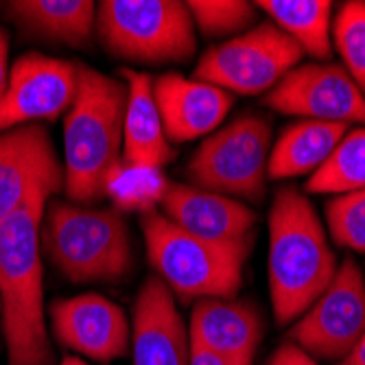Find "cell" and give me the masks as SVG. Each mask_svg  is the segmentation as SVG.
<instances>
[{
    "label": "cell",
    "instance_id": "cell-31",
    "mask_svg": "<svg viewBox=\"0 0 365 365\" xmlns=\"http://www.w3.org/2000/svg\"><path fill=\"white\" fill-rule=\"evenodd\" d=\"M59 365H88L83 359H79V356H66Z\"/></svg>",
    "mask_w": 365,
    "mask_h": 365
},
{
    "label": "cell",
    "instance_id": "cell-6",
    "mask_svg": "<svg viewBox=\"0 0 365 365\" xmlns=\"http://www.w3.org/2000/svg\"><path fill=\"white\" fill-rule=\"evenodd\" d=\"M96 33L110 55L145 66L184 63L197 48L195 22L178 0L98 3Z\"/></svg>",
    "mask_w": 365,
    "mask_h": 365
},
{
    "label": "cell",
    "instance_id": "cell-25",
    "mask_svg": "<svg viewBox=\"0 0 365 365\" xmlns=\"http://www.w3.org/2000/svg\"><path fill=\"white\" fill-rule=\"evenodd\" d=\"M333 44L344 59V71L365 94V3H346L333 24Z\"/></svg>",
    "mask_w": 365,
    "mask_h": 365
},
{
    "label": "cell",
    "instance_id": "cell-18",
    "mask_svg": "<svg viewBox=\"0 0 365 365\" xmlns=\"http://www.w3.org/2000/svg\"><path fill=\"white\" fill-rule=\"evenodd\" d=\"M127 86V108L123 125V162L162 169L173 160V147L164 134L155 106L153 79L147 73L123 71Z\"/></svg>",
    "mask_w": 365,
    "mask_h": 365
},
{
    "label": "cell",
    "instance_id": "cell-27",
    "mask_svg": "<svg viewBox=\"0 0 365 365\" xmlns=\"http://www.w3.org/2000/svg\"><path fill=\"white\" fill-rule=\"evenodd\" d=\"M269 365H319V363L313 356H309L302 348L287 341L274 352V356L269 359Z\"/></svg>",
    "mask_w": 365,
    "mask_h": 365
},
{
    "label": "cell",
    "instance_id": "cell-19",
    "mask_svg": "<svg viewBox=\"0 0 365 365\" xmlns=\"http://www.w3.org/2000/svg\"><path fill=\"white\" fill-rule=\"evenodd\" d=\"M0 7L31 36L46 42L88 46L96 31V5L90 0H14Z\"/></svg>",
    "mask_w": 365,
    "mask_h": 365
},
{
    "label": "cell",
    "instance_id": "cell-2",
    "mask_svg": "<svg viewBox=\"0 0 365 365\" xmlns=\"http://www.w3.org/2000/svg\"><path fill=\"white\" fill-rule=\"evenodd\" d=\"M337 269L313 204L297 188L282 186L269 210V293L276 322H295L328 289Z\"/></svg>",
    "mask_w": 365,
    "mask_h": 365
},
{
    "label": "cell",
    "instance_id": "cell-17",
    "mask_svg": "<svg viewBox=\"0 0 365 365\" xmlns=\"http://www.w3.org/2000/svg\"><path fill=\"white\" fill-rule=\"evenodd\" d=\"M188 333L192 346L206 348L235 365H252L264 333V322L252 302L206 297L195 302Z\"/></svg>",
    "mask_w": 365,
    "mask_h": 365
},
{
    "label": "cell",
    "instance_id": "cell-12",
    "mask_svg": "<svg viewBox=\"0 0 365 365\" xmlns=\"http://www.w3.org/2000/svg\"><path fill=\"white\" fill-rule=\"evenodd\" d=\"M61 188L63 164L42 125L0 131V223L18 212L33 195H55Z\"/></svg>",
    "mask_w": 365,
    "mask_h": 365
},
{
    "label": "cell",
    "instance_id": "cell-29",
    "mask_svg": "<svg viewBox=\"0 0 365 365\" xmlns=\"http://www.w3.org/2000/svg\"><path fill=\"white\" fill-rule=\"evenodd\" d=\"M188 365H235V363L225 361L223 356H219L206 348H199V346L190 344V363Z\"/></svg>",
    "mask_w": 365,
    "mask_h": 365
},
{
    "label": "cell",
    "instance_id": "cell-21",
    "mask_svg": "<svg viewBox=\"0 0 365 365\" xmlns=\"http://www.w3.org/2000/svg\"><path fill=\"white\" fill-rule=\"evenodd\" d=\"M256 9H262L272 22L315 59H328L333 53V3L328 0H258Z\"/></svg>",
    "mask_w": 365,
    "mask_h": 365
},
{
    "label": "cell",
    "instance_id": "cell-24",
    "mask_svg": "<svg viewBox=\"0 0 365 365\" xmlns=\"http://www.w3.org/2000/svg\"><path fill=\"white\" fill-rule=\"evenodd\" d=\"M195 29L208 38L241 36L256 26V5L245 0H190L186 3Z\"/></svg>",
    "mask_w": 365,
    "mask_h": 365
},
{
    "label": "cell",
    "instance_id": "cell-9",
    "mask_svg": "<svg viewBox=\"0 0 365 365\" xmlns=\"http://www.w3.org/2000/svg\"><path fill=\"white\" fill-rule=\"evenodd\" d=\"M365 333V278L348 256L317 300L295 319L289 339L315 361H344Z\"/></svg>",
    "mask_w": 365,
    "mask_h": 365
},
{
    "label": "cell",
    "instance_id": "cell-13",
    "mask_svg": "<svg viewBox=\"0 0 365 365\" xmlns=\"http://www.w3.org/2000/svg\"><path fill=\"white\" fill-rule=\"evenodd\" d=\"M51 328L59 346L103 365L127 356L131 346V326L125 311L98 293L55 300Z\"/></svg>",
    "mask_w": 365,
    "mask_h": 365
},
{
    "label": "cell",
    "instance_id": "cell-28",
    "mask_svg": "<svg viewBox=\"0 0 365 365\" xmlns=\"http://www.w3.org/2000/svg\"><path fill=\"white\" fill-rule=\"evenodd\" d=\"M9 36L7 31L0 26V103H3V96L7 92V81H9Z\"/></svg>",
    "mask_w": 365,
    "mask_h": 365
},
{
    "label": "cell",
    "instance_id": "cell-15",
    "mask_svg": "<svg viewBox=\"0 0 365 365\" xmlns=\"http://www.w3.org/2000/svg\"><path fill=\"white\" fill-rule=\"evenodd\" d=\"M134 365H188L190 337L175 307V295L158 276L140 287L131 322Z\"/></svg>",
    "mask_w": 365,
    "mask_h": 365
},
{
    "label": "cell",
    "instance_id": "cell-30",
    "mask_svg": "<svg viewBox=\"0 0 365 365\" xmlns=\"http://www.w3.org/2000/svg\"><path fill=\"white\" fill-rule=\"evenodd\" d=\"M337 365H365V333L359 339V344L354 346V350L344 361H339Z\"/></svg>",
    "mask_w": 365,
    "mask_h": 365
},
{
    "label": "cell",
    "instance_id": "cell-10",
    "mask_svg": "<svg viewBox=\"0 0 365 365\" xmlns=\"http://www.w3.org/2000/svg\"><path fill=\"white\" fill-rule=\"evenodd\" d=\"M262 103L304 120L365 125V94L337 63H304L289 71Z\"/></svg>",
    "mask_w": 365,
    "mask_h": 365
},
{
    "label": "cell",
    "instance_id": "cell-26",
    "mask_svg": "<svg viewBox=\"0 0 365 365\" xmlns=\"http://www.w3.org/2000/svg\"><path fill=\"white\" fill-rule=\"evenodd\" d=\"M326 223L339 247L365 254V188L328 199Z\"/></svg>",
    "mask_w": 365,
    "mask_h": 365
},
{
    "label": "cell",
    "instance_id": "cell-4",
    "mask_svg": "<svg viewBox=\"0 0 365 365\" xmlns=\"http://www.w3.org/2000/svg\"><path fill=\"white\" fill-rule=\"evenodd\" d=\"M40 245L71 282H116L134 262L129 227L116 208L53 202L42 217Z\"/></svg>",
    "mask_w": 365,
    "mask_h": 365
},
{
    "label": "cell",
    "instance_id": "cell-7",
    "mask_svg": "<svg viewBox=\"0 0 365 365\" xmlns=\"http://www.w3.org/2000/svg\"><path fill=\"white\" fill-rule=\"evenodd\" d=\"M272 123L260 114H241L199 145L186 178L190 186L232 199L262 202L267 190Z\"/></svg>",
    "mask_w": 365,
    "mask_h": 365
},
{
    "label": "cell",
    "instance_id": "cell-20",
    "mask_svg": "<svg viewBox=\"0 0 365 365\" xmlns=\"http://www.w3.org/2000/svg\"><path fill=\"white\" fill-rule=\"evenodd\" d=\"M346 131L348 125L304 118L287 125L269 151L267 178L291 180L307 173L313 175L333 155Z\"/></svg>",
    "mask_w": 365,
    "mask_h": 365
},
{
    "label": "cell",
    "instance_id": "cell-5",
    "mask_svg": "<svg viewBox=\"0 0 365 365\" xmlns=\"http://www.w3.org/2000/svg\"><path fill=\"white\" fill-rule=\"evenodd\" d=\"M147 258L158 278L182 302L235 297L252 245H219L178 227L162 212L143 215Z\"/></svg>",
    "mask_w": 365,
    "mask_h": 365
},
{
    "label": "cell",
    "instance_id": "cell-14",
    "mask_svg": "<svg viewBox=\"0 0 365 365\" xmlns=\"http://www.w3.org/2000/svg\"><path fill=\"white\" fill-rule=\"evenodd\" d=\"M162 215L188 235L219 245H252L258 223L256 212L239 199L190 184L169 186L162 199Z\"/></svg>",
    "mask_w": 365,
    "mask_h": 365
},
{
    "label": "cell",
    "instance_id": "cell-16",
    "mask_svg": "<svg viewBox=\"0 0 365 365\" xmlns=\"http://www.w3.org/2000/svg\"><path fill=\"white\" fill-rule=\"evenodd\" d=\"M153 96L169 143L210 136L235 106L230 92L178 73L153 79Z\"/></svg>",
    "mask_w": 365,
    "mask_h": 365
},
{
    "label": "cell",
    "instance_id": "cell-1",
    "mask_svg": "<svg viewBox=\"0 0 365 365\" xmlns=\"http://www.w3.org/2000/svg\"><path fill=\"white\" fill-rule=\"evenodd\" d=\"M51 195L38 192L0 223V328L9 365H53L44 313L40 225Z\"/></svg>",
    "mask_w": 365,
    "mask_h": 365
},
{
    "label": "cell",
    "instance_id": "cell-11",
    "mask_svg": "<svg viewBox=\"0 0 365 365\" xmlns=\"http://www.w3.org/2000/svg\"><path fill=\"white\" fill-rule=\"evenodd\" d=\"M79 90V63L42 53L20 55L0 103V131L68 114Z\"/></svg>",
    "mask_w": 365,
    "mask_h": 365
},
{
    "label": "cell",
    "instance_id": "cell-3",
    "mask_svg": "<svg viewBox=\"0 0 365 365\" xmlns=\"http://www.w3.org/2000/svg\"><path fill=\"white\" fill-rule=\"evenodd\" d=\"M127 86L79 63V90L63 120V190L73 204L103 197L108 173L123 160Z\"/></svg>",
    "mask_w": 365,
    "mask_h": 365
},
{
    "label": "cell",
    "instance_id": "cell-23",
    "mask_svg": "<svg viewBox=\"0 0 365 365\" xmlns=\"http://www.w3.org/2000/svg\"><path fill=\"white\" fill-rule=\"evenodd\" d=\"M304 188L311 195H344L365 188V125L346 131L333 155L309 178Z\"/></svg>",
    "mask_w": 365,
    "mask_h": 365
},
{
    "label": "cell",
    "instance_id": "cell-22",
    "mask_svg": "<svg viewBox=\"0 0 365 365\" xmlns=\"http://www.w3.org/2000/svg\"><path fill=\"white\" fill-rule=\"evenodd\" d=\"M169 180L155 167H143V164L118 162L108 173L103 184V195L114 202V208L120 212H151L158 204H162L164 195L169 190Z\"/></svg>",
    "mask_w": 365,
    "mask_h": 365
},
{
    "label": "cell",
    "instance_id": "cell-8",
    "mask_svg": "<svg viewBox=\"0 0 365 365\" xmlns=\"http://www.w3.org/2000/svg\"><path fill=\"white\" fill-rule=\"evenodd\" d=\"M304 57L274 22H258L241 36L210 46L195 66V79L230 94H267Z\"/></svg>",
    "mask_w": 365,
    "mask_h": 365
}]
</instances>
